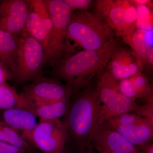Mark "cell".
Returning a JSON list of instances; mask_svg holds the SVG:
<instances>
[{
    "mask_svg": "<svg viewBox=\"0 0 153 153\" xmlns=\"http://www.w3.org/2000/svg\"><path fill=\"white\" fill-rule=\"evenodd\" d=\"M30 5L36 11L43 22L49 37L52 30V22L45 1L44 0H30Z\"/></svg>",
    "mask_w": 153,
    "mask_h": 153,
    "instance_id": "cell-23",
    "label": "cell"
},
{
    "mask_svg": "<svg viewBox=\"0 0 153 153\" xmlns=\"http://www.w3.org/2000/svg\"><path fill=\"white\" fill-rule=\"evenodd\" d=\"M0 153H26L19 148L0 140Z\"/></svg>",
    "mask_w": 153,
    "mask_h": 153,
    "instance_id": "cell-27",
    "label": "cell"
},
{
    "mask_svg": "<svg viewBox=\"0 0 153 153\" xmlns=\"http://www.w3.org/2000/svg\"><path fill=\"white\" fill-rule=\"evenodd\" d=\"M118 87L121 93L133 101L139 99L132 84L129 78L119 81Z\"/></svg>",
    "mask_w": 153,
    "mask_h": 153,
    "instance_id": "cell-25",
    "label": "cell"
},
{
    "mask_svg": "<svg viewBox=\"0 0 153 153\" xmlns=\"http://www.w3.org/2000/svg\"><path fill=\"white\" fill-rule=\"evenodd\" d=\"M133 4L135 6L137 5H146L152 8V1L150 0H133L131 1Z\"/></svg>",
    "mask_w": 153,
    "mask_h": 153,
    "instance_id": "cell-30",
    "label": "cell"
},
{
    "mask_svg": "<svg viewBox=\"0 0 153 153\" xmlns=\"http://www.w3.org/2000/svg\"><path fill=\"white\" fill-rule=\"evenodd\" d=\"M108 129L119 133L135 147H141L150 143L153 138V123L151 121L131 126L117 127Z\"/></svg>",
    "mask_w": 153,
    "mask_h": 153,
    "instance_id": "cell-14",
    "label": "cell"
},
{
    "mask_svg": "<svg viewBox=\"0 0 153 153\" xmlns=\"http://www.w3.org/2000/svg\"><path fill=\"white\" fill-rule=\"evenodd\" d=\"M19 40V36L0 30V62L10 70L13 78L16 71Z\"/></svg>",
    "mask_w": 153,
    "mask_h": 153,
    "instance_id": "cell-16",
    "label": "cell"
},
{
    "mask_svg": "<svg viewBox=\"0 0 153 153\" xmlns=\"http://www.w3.org/2000/svg\"><path fill=\"white\" fill-rule=\"evenodd\" d=\"M0 121L20 134L33 130L38 123L33 113L20 107L0 111Z\"/></svg>",
    "mask_w": 153,
    "mask_h": 153,
    "instance_id": "cell-13",
    "label": "cell"
},
{
    "mask_svg": "<svg viewBox=\"0 0 153 153\" xmlns=\"http://www.w3.org/2000/svg\"><path fill=\"white\" fill-rule=\"evenodd\" d=\"M137 19L136 27L140 30L153 29L152 10L146 5H137Z\"/></svg>",
    "mask_w": 153,
    "mask_h": 153,
    "instance_id": "cell-22",
    "label": "cell"
},
{
    "mask_svg": "<svg viewBox=\"0 0 153 153\" xmlns=\"http://www.w3.org/2000/svg\"><path fill=\"white\" fill-rule=\"evenodd\" d=\"M143 153H153V144L149 143L140 147Z\"/></svg>",
    "mask_w": 153,
    "mask_h": 153,
    "instance_id": "cell-31",
    "label": "cell"
},
{
    "mask_svg": "<svg viewBox=\"0 0 153 153\" xmlns=\"http://www.w3.org/2000/svg\"><path fill=\"white\" fill-rule=\"evenodd\" d=\"M131 49L135 55L137 63L143 68L145 62L153 52V29H136L132 36Z\"/></svg>",
    "mask_w": 153,
    "mask_h": 153,
    "instance_id": "cell-15",
    "label": "cell"
},
{
    "mask_svg": "<svg viewBox=\"0 0 153 153\" xmlns=\"http://www.w3.org/2000/svg\"><path fill=\"white\" fill-rule=\"evenodd\" d=\"M20 99V94L13 87L7 83L0 85V110L18 107Z\"/></svg>",
    "mask_w": 153,
    "mask_h": 153,
    "instance_id": "cell-21",
    "label": "cell"
},
{
    "mask_svg": "<svg viewBox=\"0 0 153 153\" xmlns=\"http://www.w3.org/2000/svg\"><path fill=\"white\" fill-rule=\"evenodd\" d=\"M52 22V28L47 48L44 64L55 66L69 55L67 29L73 11L64 0H44Z\"/></svg>",
    "mask_w": 153,
    "mask_h": 153,
    "instance_id": "cell-4",
    "label": "cell"
},
{
    "mask_svg": "<svg viewBox=\"0 0 153 153\" xmlns=\"http://www.w3.org/2000/svg\"><path fill=\"white\" fill-rule=\"evenodd\" d=\"M143 73L149 78L152 77L153 74V52L149 55L145 62Z\"/></svg>",
    "mask_w": 153,
    "mask_h": 153,
    "instance_id": "cell-29",
    "label": "cell"
},
{
    "mask_svg": "<svg viewBox=\"0 0 153 153\" xmlns=\"http://www.w3.org/2000/svg\"><path fill=\"white\" fill-rule=\"evenodd\" d=\"M30 1L5 0L0 4V30L19 36L25 30Z\"/></svg>",
    "mask_w": 153,
    "mask_h": 153,
    "instance_id": "cell-10",
    "label": "cell"
},
{
    "mask_svg": "<svg viewBox=\"0 0 153 153\" xmlns=\"http://www.w3.org/2000/svg\"><path fill=\"white\" fill-rule=\"evenodd\" d=\"M25 30L41 44L45 51L48 44L49 35L41 19L30 4Z\"/></svg>",
    "mask_w": 153,
    "mask_h": 153,
    "instance_id": "cell-17",
    "label": "cell"
},
{
    "mask_svg": "<svg viewBox=\"0 0 153 153\" xmlns=\"http://www.w3.org/2000/svg\"><path fill=\"white\" fill-rule=\"evenodd\" d=\"M101 102L96 77L71 97L63 120L67 132V144L76 153H79L89 144L91 137L99 126Z\"/></svg>",
    "mask_w": 153,
    "mask_h": 153,
    "instance_id": "cell-1",
    "label": "cell"
},
{
    "mask_svg": "<svg viewBox=\"0 0 153 153\" xmlns=\"http://www.w3.org/2000/svg\"><path fill=\"white\" fill-rule=\"evenodd\" d=\"M65 148L63 150L60 151V152H57L54 153H73L71 152H69V151L66 150H65Z\"/></svg>",
    "mask_w": 153,
    "mask_h": 153,
    "instance_id": "cell-32",
    "label": "cell"
},
{
    "mask_svg": "<svg viewBox=\"0 0 153 153\" xmlns=\"http://www.w3.org/2000/svg\"><path fill=\"white\" fill-rule=\"evenodd\" d=\"M152 121L140 116L134 113L112 117L106 119L100 125L107 129H111L117 127H128Z\"/></svg>",
    "mask_w": 153,
    "mask_h": 153,
    "instance_id": "cell-18",
    "label": "cell"
},
{
    "mask_svg": "<svg viewBox=\"0 0 153 153\" xmlns=\"http://www.w3.org/2000/svg\"><path fill=\"white\" fill-rule=\"evenodd\" d=\"M119 46L114 39L100 50H83L68 55L52 67L53 77L63 81L71 88L72 97L105 69L114 52Z\"/></svg>",
    "mask_w": 153,
    "mask_h": 153,
    "instance_id": "cell-2",
    "label": "cell"
},
{
    "mask_svg": "<svg viewBox=\"0 0 153 153\" xmlns=\"http://www.w3.org/2000/svg\"><path fill=\"white\" fill-rule=\"evenodd\" d=\"M137 94L139 99H143L146 103H153V91L149 78L143 73L129 78Z\"/></svg>",
    "mask_w": 153,
    "mask_h": 153,
    "instance_id": "cell-19",
    "label": "cell"
},
{
    "mask_svg": "<svg viewBox=\"0 0 153 153\" xmlns=\"http://www.w3.org/2000/svg\"><path fill=\"white\" fill-rule=\"evenodd\" d=\"M20 94L30 101L48 102L71 99L73 92L71 88L59 79L43 76L25 85Z\"/></svg>",
    "mask_w": 153,
    "mask_h": 153,
    "instance_id": "cell-9",
    "label": "cell"
},
{
    "mask_svg": "<svg viewBox=\"0 0 153 153\" xmlns=\"http://www.w3.org/2000/svg\"><path fill=\"white\" fill-rule=\"evenodd\" d=\"M111 28L94 13L87 10L73 11L67 29V38L83 50L102 49L114 39Z\"/></svg>",
    "mask_w": 153,
    "mask_h": 153,
    "instance_id": "cell-3",
    "label": "cell"
},
{
    "mask_svg": "<svg viewBox=\"0 0 153 153\" xmlns=\"http://www.w3.org/2000/svg\"><path fill=\"white\" fill-rule=\"evenodd\" d=\"M44 57L42 45L24 30L19 36L13 80L17 84L26 85L43 76Z\"/></svg>",
    "mask_w": 153,
    "mask_h": 153,
    "instance_id": "cell-6",
    "label": "cell"
},
{
    "mask_svg": "<svg viewBox=\"0 0 153 153\" xmlns=\"http://www.w3.org/2000/svg\"><path fill=\"white\" fill-rule=\"evenodd\" d=\"M36 150L44 153L63 150L67 143V132L63 120H40L33 130L21 134Z\"/></svg>",
    "mask_w": 153,
    "mask_h": 153,
    "instance_id": "cell-8",
    "label": "cell"
},
{
    "mask_svg": "<svg viewBox=\"0 0 153 153\" xmlns=\"http://www.w3.org/2000/svg\"><path fill=\"white\" fill-rule=\"evenodd\" d=\"M20 94V93H19ZM18 107L25 108L33 113L40 120L59 119L64 117L68 110L71 99L48 102H37L24 98L20 94Z\"/></svg>",
    "mask_w": 153,
    "mask_h": 153,
    "instance_id": "cell-12",
    "label": "cell"
},
{
    "mask_svg": "<svg viewBox=\"0 0 153 153\" xmlns=\"http://www.w3.org/2000/svg\"><path fill=\"white\" fill-rule=\"evenodd\" d=\"M94 2V14L131 47L132 36L136 30V7L131 1L97 0Z\"/></svg>",
    "mask_w": 153,
    "mask_h": 153,
    "instance_id": "cell-5",
    "label": "cell"
},
{
    "mask_svg": "<svg viewBox=\"0 0 153 153\" xmlns=\"http://www.w3.org/2000/svg\"><path fill=\"white\" fill-rule=\"evenodd\" d=\"M135 63H137L136 58L133 50L119 46L114 52L105 69L119 68Z\"/></svg>",
    "mask_w": 153,
    "mask_h": 153,
    "instance_id": "cell-20",
    "label": "cell"
},
{
    "mask_svg": "<svg viewBox=\"0 0 153 153\" xmlns=\"http://www.w3.org/2000/svg\"><path fill=\"white\" fill-rule=\"evenodd\" d=\"M73 11L87 10L93 4L94 1L91 0H64Z\"/></svg>",
    "mask_w": 153,
    "mask_h": 153,
    "instance_id": "cell-26",
    "label": "cell"
},
{
    "mask_svg": "<svg viewBox=\"0 0 153 153\" xmlns=\"http://www.w3.org/2000/svg\"><path fill=\"white\" fill-rule=\"evenodd\" d=\"M105 70L118 81L130 78L143 72L142 68L137 63L119 68H114L109 70Z\"/></svg>",
    "mask_w": 153,
    "mask_h": 153,
    "instance_id": "cell-24",
    "label": "cell"
},
{
    "mask_svg": "<svg viewBox=\"0 0 153 153\" xmlns=\"http://www.w3.org/2000/svg\"><path fill=\"white\" fill-rule=\"evenodd\" d=\"M93 153H97V152H96V151L95 150H94V151H93Z\"/></svg>",
    "mask_w": 153,
    "mask_h": 153,
    "instance_id": "cell-33",
    "label": "cell"
},
{
    "mask_svg": "<svg viewBox=\"0 0 153 153\" xmlns=\"http://www.w3.org/2000/svg\"><path fill=\"white\" fill-rule=\"evenodd\" d=\"M89 144L97 153H143L119 133L100 125L94 131Z\"/></svg>",
    "mask_w": 153,
    "mask_h": 153,
    "instance_id": "cell-11",
    "label": "cell"
},
{
    "mask_svg": "<svg viewBox=\"0 0 153 153\" xmlns=\"http://www.w3.org/2000/svg\"><path fill=\"white\" fill-rule=\"evenodd\" d=\"M96 82L101 102L99 125L110 117L129 113L139 115L141 105L121 93L119 88V81L105 69L96 76Z\"/></svg>",
    "mask_w": 153,
    "mask_h": 153,
    "instance_id": "cell-7",
    "label": "cell"
},
{
    "mask_svg": "<svg viewBox=\"0 0 153 153\" xmlns=\"http://www.w3.org/2000/svg\"><path fill=\"white\" fill-rule=\"evenodd\" d=\"M13 76L10 70L0 62V85L7 83L9 80H13Z\"/></svg>",
    "mask_w": 153,
    "mask_h": 153,
    "instance_id": "cell-28",
    "label": "cell"
}]
</instances>
